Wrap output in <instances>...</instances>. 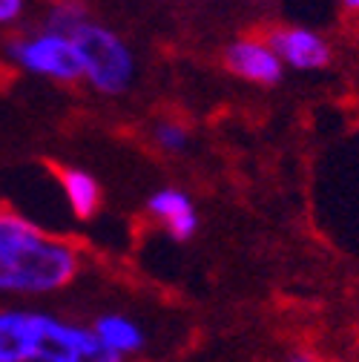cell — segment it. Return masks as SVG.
<instances>
[{"mask_svg": "<svg viewBox=\"0 0 359 362\" xmlns=\"http://www.w3.org/2000/svg\"><path fill=\"white\" fill-rule=\"evenodd\" d=\"M81 250L29 221L20 213L0 210V296L43 299L75 285Z\"/></svg>", "mask_w": 359, "mask_h": 362, "instance_id": "6da1fadb", "label": "cell"}, {"mask_svg": "<svg viewBox=\"0 0 359 362\" xmlns=\"http://www.w3.org/2000/svg\"><path fill=\"white\" fill-rule=\"evenodd\" d=\"M64 35L75 43V52L83 69V83L89 89H95L98 95L115 98L132 86V81H136V55L118 32L98 23L86 12Z\"/></svg>", "mask_w": 359, "mask_h": 362, "instance_id": "7a4b0ae2", "label": "cell"}, {"mask_svg": "<svg viewBox=\"0 0 359 362\" xmlns=\"http://www.w3.org/2000/svg\"><path fill=\"white\" fill-rule=\"evenodd\" d=\"M26 362H124V359L107 351L86 322L32 308Z\"/></svg>", "mask_w": 359, "mask_h": 362, "instance_id": "3957f363", "label": "cell"}, {"mask_svg": "<svg viewBox=\"0 0 359 362\" xmlns=\"http://www.w3.org/2000/svg\"><path fill=\"white\" fill-rule=\"evenodd\" d=\"M6 55L20 66L23 72L35 78H47L55 83H78L83 81L81 58L75 52V43L66 35L35 29L26 35H18L6 43Z\"/></svg>", "mask_w": 359, "mask_h": 362, "instance_id": "277c9868", "label": "cell"}, {"mask_svg": "<svg viewBox=\"0 0 359 362\" xmlns=\"http://www.w3.org/2000/svg\"><path fill=\"white\" fill-rule=\"evenodd\" d=\"M261 37L271 43V49L279 55L282 66L296 72H319V69H328L334 61V47L319 32H313L307 26L282 23L267 29Z\"/></svg>", "mask_w": 359, "mask_h": 362, "instance_id": "5b68a950", "label": "cell"}, {"mask_svg": "<svg viewBox=\"0 0 359 362\" xmlns=\"http://www.w3.org/2000/svg\"><path fill=\"white\" fill-rule=\"evenodd\" d=\"M224 66L230 75L253 83V86H276L285 78V66L279 55L271 49L261 35H242L224 47Z\"/></svg>", "mask_w": 359, "mask_h": 362, "instance_id": "8992f818", "label": "cell"}, {"mask_svg": "<svg viewBox=\"0 0 359 362\" xmlns=\"http://www.w3.org/2000/svg\"><path fill=\"white\" fill-rule=\"evenodd\" d=\"M147 213L161 224L172 242H190L199 233L196 202L178 187H161L147 199Z\"/></svg>", "mask_w": 359, "mask_h": 362, "instance_id": "52a82bcc", "label": "cell"}, {"mask_svg": "<svg viewBox=\"0 0 359 362\" xmlns=\"http://www.w3.org/2000/svg\"><path fill=\"white\" fill-rule=\"evenodd\" d=\"M93 334L101 339V345L107 351H112L115 356H121L124 362L139 356L147 348V334L141 328L139 320H132L124 310H104L98 313L93 322H89Z\"/></svg>", "mask_w": 359, "mask_h": 362, "instance_id": "ba28073f", "label": "cell"}, {"mask_svg": "<svg viewBox=\"0 0 359 362\" xmlns=\"http://www.w3.org/2000/svg\"><path fill=\"white\" fill-rule=\"evenodd\" d=\"M58 181L75 218H93L98 213L101 185L95 181V175H89L86 170H78V167H58Z\"/></svg>", "mask_w": 359, "mask_h": 362, "instance_id": "9c48e42d", "label": "cell"}, {"mask_svg": "<svg viewBox=\"0 0 359 362\" xmlns=\"http://www.w3.org/2000/svg\"><path fill=\"white\" fill-rule=\"evenodd\" d=\"M153 144L167 156H178L190 147V129L175 118H164L153 127Z\"/></svg>", "mask_w": 359, "mask_h": 362, "instance_id": "30bf717a", "label": "cell"}, {"mask_svg": "<svg viewBox=\"0 0 359 362\" xmlns=\"http://www.w3.org/2000/svg\"><path fill=\"white\" fill-rule=\"evenodd\" d=\"M26 0H0V26H12L23 18Z\"/></svg>", "mask_w": 359, "mask_h": 362, "instance_id": "8fae6325", "label": "cell"}, {"mask_svg": "<svg viewBox=\"0 0 359 362\" xmlns=\"http://www.w3.org/2000/svg\"><path fill=\"white\" fill-rule=\"evenodd\" d=\"M285 362H319L317 356H313V354H305V351H293Z\"/></svg>", "mask_w": 359, "mask_h": 362, "instance_id": "7c38bea8", "label": "cell"}, {"mask_svg": "<svg viewBox=\"0 0 359 362\" xmlns=\"http://www.w3.org/2000/svg\"><path fill=\"white\" fill-rule=\"evenodd\" d=\"M339 6H342V12L359 18V0H339Z\"/></svg>", "mask_w": 359, "mask_h": 362, "instance_id": "4fadbf2b", "label": "cell"}]
</instances>
